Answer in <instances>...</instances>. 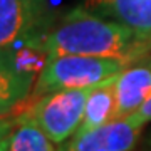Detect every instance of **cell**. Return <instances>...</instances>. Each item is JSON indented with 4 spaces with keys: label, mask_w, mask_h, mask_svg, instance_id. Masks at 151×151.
Masks as SVG:
<instances>
[{
    "label": "cell",
    "mask_w": 151,
    "mask_h": 151,
    "mask_svg": "<svg viewBox=\"0 0 151 151\" xmlns=\"http://www.w3.org/2000/svg\"><path fill=\"white\" fill-rule=\"evenodd\" d=\"M39 20L37 0H0V52L15 49Z\"/></svg>",
    "instance_id": "obj_6"
},
{
    "label": "cell",
    "mask_w": 151,
    "mask_h": 151,
    "mask_svg": "<svg viewBox=\"0 0 151 151\" xmlns=\"http://www.w3.org/2000/svg\"><path fill=\"white\" fill-rule=\"evenodd\" d=\"M57 151H59V150H57Z\"/></svg>",
    "instance_id": "obj_15"
},
{
    "label": "cell",
    "mask_w": 151,
    "mask_h": 151,
    "mask_svg": "<svg viewBox=\"0 0 151 151\" xmlns=\"http://www.w3.org/2000/svg\"><path fill=\"white\" fill-rule=\"evenodd\" d=\"M44 49L47 55H87L133 64L151 50V42L119 22L77 7L50 30Z\"/></svg>",
    "instance_id": "obj_1"
},
{
    "label": "cell",
    "mask_w": 151,
    "mask_h": 151,
    "mask_svg": "<svg viewBox=\"0 0 151 151\" xmlns=\"http://www.w3.org/2000/svg\"><path fill=\"white\" fill-rule=\"evenodd\" d=\"M116 119L136 114L151 99V65H128L116 76Z\"/></svg>",
    "instance_id": "obj_5"
},
{
    "label": "cell",
    "mask_w": 151,
    "mask_h": 151,
    "mask_svg": "<svg viewBox=\"0 0 151 151\" xmlns=\"http://www.w3.org/2000/svg\"><path fill=\"white\" fill-rule=\"evenodd\" d=\"M143 124L133 116L114 119L101 128L76 134L67 145H62L64 151H133L139 139Z\"/></svg>",
    "instance_id": "obj_4"
},
{
    "label": "cell",
    "mask_w": 151,
    "mask_h": 151,
    "mask_svg": "<svg viewBox=\"0 0 151 151\" xmlns=\"http://www.w3.org/2000/svg\"><path fill=\"white\" fill-rule=\"evenodd\" d=\"M91 89H64L45 94L37 97L25 113L35 119L54 145H64L65 139L72 138L81 128Z\"/></svg>",
    "instance_id": "obj_3"
},
{
    "label": "cell",
    "mask_w": 151,
    "mask_h": 151,
    "mask_svg": "<svg viewBox=\"0 0 151 151\" xmlns=\"http://www.w3.org/2000/svg\"><path fill=\"white\" fill-rule=\"evenodd\" d=\"M114 79H116V76L91 89V94H89L86 103V109H84V118H82L81 128L76 134L89 133V131L101 128V126L116 119V87H114Z\"/></svg>",
    "instance_id": "obj_7"
},
{
    "label": "cell",
    "mask_w": 151,
    "mask_h": 151,
    "mask_svg": "<svg viewBox=\"0 0 151 151\" xmlns=\"http://www.w3.org/2000/svg\"><path fill=\"white\" fill-rule=\"evenodd\" d=\"M133 118H134L138 123H141L143 126H145L146 123H150V121H151V99L136 114H133Z\"/></svg>",
    "instance_id": "obj_11"
},
{
    "label": "cell",
    "mask_w": 151,
    "mask_h": 151,
    "mask_svg": "<svg viewBox=\"0 0 151 151\" xmlns=\"http://www.w3.org/2000/svg\"><path fill=\"white\" fill-rule=\"evenodd\" d=\"M34 76L17 69L5 50L0 52V116L9 114L30 94Z\"/></svg>",
    "instance_id": "obj_8"
},
{
    "label": "cell",
    "mask_w": 151,
    "mask_h": 151,
    "mask_svg": "<svg viewBox=\"0 0 151 151\" xmlns=\"http://www.w3.org/2000/svg\"><path fill=\"white\" fill-rule=\"evenodd\" d=\"M4 151H57L54 143L27 113L17 116V123L5 139Z\"/></svg>",
    "instance_id": "obj_9"
},
{
    "label": "cell",
    "mask_w": 151,
    "mask_h": 151,
    "mask_svg": "<svg viewBox=\"0 0 151 151\" xmlns=\"http://www.w3.org/2000/svg\"><path fill=\"white\" fill-rule=\"evenodd\" d=\"M128 65L123 60L87 57V55H50L35 79L32 89L34 97L64 89L96 87L101 82L118 76Z\"/></svg>",
    "instance_id": "obj_2"
},
{
    "label": "cell",
    "mask_w": 151,
    "mask_h": 151,
    "mask_svg": "<svg viewBox=\"0 0 151 151\" xmlns=\"http://www.w3.org/2000/svg\"><path fill=\"white\" fill-rule=\"evenodd\" d=\"M150 65H151V62H150Z\"/></svg>",
    "instance_id": "obj_14"
},
{
    "label": "cell",
    "mask_w": 151,
    "mask_h": 151,
    "mask_svg": "<svg viewBox=\"0 0 151 151\" xmlns=\"http://www.w3.org/2000/svg\"><path fill=\"white\" fill-rule=\"evenodd\" d=\"M59 151H64V148H62V146H60V148H59Z\"/></svg>",
    "instance_id": "obj_13"
},
{
    "label": "cell",
    "mask_w": 151,
    "mask_h": 151,
    "mask_svg": "<svg viewBox=\"0 0 151 151\" xmlns=\"http://www.w3.org/2000/svg\"><path fill=\"white\" fill-rule=\"evenodd\" d=\"M0 151H4V141L0 143Z\"/></svg>",
    "instance_id": "obj_12"
},
{
    "label": "cell",
    "mask_w": 151,
    "mask_h": 151,
    "mask_svg": "<svg viewBox=\"0 0 151 151\" xmlns=\"http://www.w3.org/2000/svg\"><path fill=\"white\" fill-rule=\"evenodd\" d=\"M15 123H17V116H9V114L0 116V143L9 136V133L15 126Z\"/></svg>",
    "instance_id": "obj_10"
}]
</instances>
